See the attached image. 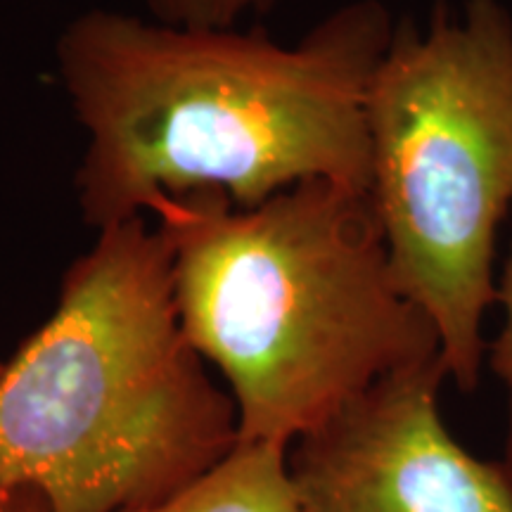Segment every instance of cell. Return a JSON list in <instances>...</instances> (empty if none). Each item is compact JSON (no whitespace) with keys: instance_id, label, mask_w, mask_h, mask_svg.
Here are the masks:
<instances>
[{"instance_id":"6da1fadb","label":"cell","mask_w":512,"mask_h":512,"mask_svg":"<svg viewBox=\"0 0 512 512\" xmlns=\"http://www.w3.org/2000/svg\"><path fill=\"white\" fill-rule=\"evenodd\" d=\"M394 29L382 0H351L292 46L110 8L69 19L55 67L83 133L81 221L100 233L190 192L238 209L306 181L368 192V91Z\"/></svg>"},{"instance_id":"7a4b0ae2","label":"cell","mask_w":512,"mask_h":512,"mask_svg":"<svg viewBox=\"0 0 512 512\" xmlns=\"http://www.w3.org/2000/svg\"><path fill=\"white\" fill-rule=\"evenodd\" d=\"M178 318L226 377L240 441L292 448L373 384L441 358L399 292L368 192L306 181L252 209L223 192L159 197Z\"/></svg>"},{"instance_id":"3957f363","label":"cell","mask_w":512,"mask_h":512,"mask_svg":"<svg viewBox=\"0 0 512 512\" xmlns=\"http://www.w3.org/2000/svg\"><path fill=\"white\" fill-rule=\"evenodd\" d=\"M178 318L171 252L147 219L100 230L57 306L0 368V486L50 512H131L240 444L238 408Z\"/></svg>"},{"instance_id":"277c9868","label":"cell","mask_w":512,"mask_h":512,"mask_svg":"<svg viewBox=\"0 0 512 512\" xmlns=\"http://www.w3.org/2000/svg\"><path fill=\"white\" fill-rule=\"evenodd\" d=\"M368 200L392 278L432 323L448 380L475 392L496 302L498 228L512 207V12L439 3L403 19L368 91Z\"/></svg>"},{"instance_id":"5b68a950","label":"cell","mask_w":512,"mask_h":512,"mask_svg":"<svg viewBox=\"0 0 512 512\" xmlns=\"http://www.w3.org/2000/svg\"><path fill=\"white\" fill-rule=\"evenodd\" d=\"M441 358L384 377L292 444L302 512H512V467L470 453L441 415Z\"/></svg>"},{"instance_id":"8992f818","label":"cell","mask_w":512,"mask_h":512,"mask_svg":"<svg viewBox=\"0 0 512 512\" xmlns=\"http://www.w3.org/2000/svg\"><path fill=\"white\" fill-rule=\"evenodd\" d=\"M131 512H302L290 475V448L240 441L207 475Z\"/></svg>"},{"instance_id":"52a82bcc","label":"cell","mask_w":512,"mask_h":512,"mask_svg":"<svg viewBox=\"0 0 512 512\" xmlns=\"http://www.w3.org/2000/svg\"><path fill=\"white\" fill-rule=\"evenodd\" d=\"M147 17L176 27H240L245 17L271 15L278 0H143Z\"/></svg>"},{"instance_id":"ba28073f","label":"cell","mask_w":512,"mask_h":512,"mask_svg":"<svg viewBox=\"0 0 512 512\" xmlns=\"http://www.w3.org/2000/svg\"><path fill=\"white\" fill-rule=\"evenodd\" d=\"M496 302L503 309V325L498 330L494 342L486 349L489 366L494 370L498 380L505 382L508 392L512 389V252L510 259L505 261L501 283L496 287Z\"/></svg>"},{"instance_id":"9c48e42d","label":"cell","mask_w":512,"mask_h":512,"mask_svg":"<svg viewBox=\"0 0 512 512\" xmlns=\"http://www.w3.org/2000/svg\"><path fill=\"white\" fill-rule=\"evenodd\" d=\"M0 512H50V508L36 489L0 486Z\"/></svg>"},{"instance_id":"30bf717a","label":"cell","mask_w":512,"mask_h":512,"mask_svg":"<svg viewBox=\"0 0 512 512\" xmlns=\"http://www.w3.org/2000/svg\"><path fill=\"white\" fill-rule=\"evenodd\" d=\"M505 463L512 467V389H510V422H508V444H505Z\"/></svg>"},{"instance_id":"8fae6325","label":"cell","mask_w":512,"mask_h":512,"mask_svg":"<svg viewBox=\"0 0 512 512\" xmlns=\"http://www.w3.org/2000/svg\"><path fill=\"white\" fill-rule=\"evenodd\" d=\"M0 368H3V363H0Z\"/></svg>"}]
</instances>
